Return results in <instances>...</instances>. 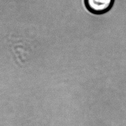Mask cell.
Wrapping results in <instances>:
<instances>
[{
    "label": "cell",
    "mask_w": 126,
    "mask_h": 126,
    "mask_svg": "<svg viewBox=\"0 0 126 126\" xmlns=\"http://www.w3.org/2000/svg\"><path fill=\"white\" fill-rule=\"evenodd\" d=\"M115 0H84L85 5L90 12L94 15L105 14L111 10Z\"/></svg>",
    "instance_id": "6da1fadb"
}]
</instances>
